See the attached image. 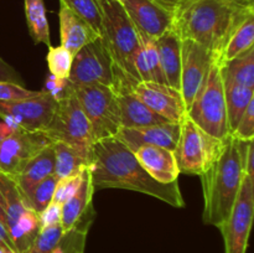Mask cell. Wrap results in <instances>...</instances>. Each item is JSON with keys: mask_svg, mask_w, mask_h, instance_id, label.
<instances>
[{"mask_svg": "<svg viewBox=\"0 0 254 253\" xmlns=\"http://www.w3.org/2000/svg\"><path fill=\"white\" fill-rule=\"evenodd\" d=\"M91 175L94 189H124L146 193L174 207H185L179 183L161 184L143 169L135 154L116 136L94 143Z\"/></svg>", "mask_w": 254, "mask_h": 253, "instance_id": "1", "label": "cell"}, {"mask_svg": "<svg viewBox=\"0 0 254 253\" xmlns=\"http://www.w3.org/2000/svg\"><path fill=\"white\" fill-rule=\"evenodd\" d=\"M254 15V0H175L174 29L181 39L198 42L222 64L226 44Z\"/></svg>", "mask_w": 254, "mask_h": 253, "instance_id": "2", "label": "cell"}, {"mask_svg": "<svg viewBox=\"0 0 254 253\" xmlns=\"http://www.w3.org/2000/svg\"><path fill=\"white\" fill-rule=\"evenodd\" d=\"M253 140H238L232 135L226 138L220 158L201 178L203 193L202 221L220 227L230 216L246 175V156Z\"/></svg>", "mask_w": 254, "mask_h": 253, "instance_id": "3", "label": "cell"}, {"mask_svg": "<svg viewBox=\"0 0 254 253\" xmlns=\"http://www.w3.org/2000/svg\"><path fill=\"white\" fill-rule=\"evenodd\" d=\"M102 14V37L116 68L131 83H138L135 59L140 49V32L121 0H98Z\"/></svg>", "mask_w": 254, "mask_h": 253, "instance_id": "4", "label": "cell"}, {"mask_svg": "<svg viewBox=\"0 0 254 253\" xmlns=\"http://www.w3.org/2000/svg\"><path fill=\"white\" fill-rule=\"evenodd\" d=\"M221 66L220 62H212L207 76L189 107L188 117L208 134L225 139L230 135V129Z\"/></svg>", "mask_w": 254, "mask_h": 253, "instance_id": "5", "label": "cell"}, {"mask_svg": "<svg viewBox=\"0 0 254 253\" xmlns=\"http://www.w3.org/2000/svg\"><path fill=\"white\" fill-rule=\"evenodd\" d=\"M226 138L211 135L186 117L180 124V135L174 150L180 174L201 176L220 158Z\"/></svg>", "mask_w": 254, "mask_h": 253, "instance_id": "6", "label": "cell"}, {"mask_svg": "<svg viewBox=\"0 0 254 253\" xmlns=\"http://www.w3.org/2000/svg\"><path fill=\"white\" fill-rule=\"evenodd\" d=\"M44 131L54 143L68 144L92 159L96 139L76 94L57 102L51 122Z\"/></svg>", "mask_w": 254, "mask_h": 253, "instance_id": "7", "label": "cell"}, {"mask_svg": "<svg viewBox=\"0 0 254 253\" xmlns=\"http://www.w3.org/2000/svg\"><path fill=\"white\" fill-rule=\"evenodd\" d=\"M73 88L96 141L116 136L121 129V113L114 89L103 84H73Z\"/></svg>", "mask_w": 254, "mask_h": 253, "instance_id": "8", "label": "cell"}, {"mask_svg": "<svg viewBox=\"0 0 254 253\" xmlns=\"http://www.w3.org/2000/svg\"><path fill=\"white\" fill-rule=\"evenodd\" d=\"M68 81L74 86H116L117 68L103 37L89 42L74 55Z\"/></svg>", "mask_w": 254, "mask_h": 253, "instance_id": "9", "label": "cell"}, {"mask_svg": "<svg viewBox=\"0 0 254 253\" xmlns=\"http://www.w3.org/2000/svg\"><path fill=\"white\" fill-rule=\"evenodd\" d=\"M254 216V179L245 175L227 220L218 227L225 253H247Z\"/></svg>", "mask_w": 254, "mask_h": 253, "instance_id": "10", "label": "cell"}, {"mask_svg": "<svg viewBox=\"0 0 254 253\" xmlns=\"http://www.w3.org/2000/svg\"><path fill=\"white\" fill-rule=\"evenodd\" d=\"M56 106L57 102L46 91H40L31 98L0 101V118L14 129L41 131L51 122Z\"/></svg>", "mask_w": 254, "mask_h": 253, "instance_id": "11", "label": "cell"}, {"mask_svg": "<svg viewBox=\"0 0 254 253\" xmlns=\"http://www.w3.org/2000/svg\"><path fill=\"white\" fill-rule=\"evenodd\" d=\"M52 143L44 130L16 129L0 139V173L14 178L34 156Z\"/></svg>", "mask_w": 254, "mask_h": 253, "instance_id": "12", "label": "cell"}, {"mask_svg": "<svg viewBox=\"0 0 254 253\" xmlns=\"http://www.w3.org/2000/svg\"><path fill=\"white\" fill-rule=\"evenodd\" d=\"M138 31L156 40L174 27L175 0H121Z\"/></svg>", "mask_w": 254, "mask_h": 253, "instance_id": "13", "label": "cell"}, {"mask_svg": "<svg viewBox=\"0 0 254 253\" xmlns=\"http://www.w3.org/2000/svg\"><path fill=\"white\" fill-rule=\"evenodd\" d=\"M213 61H216L213 55L202 45L190 39H181L180 92L188 109Z\"/></svg>", "mask_w": 254, "mask_h": 253, "instance_id": "14", "label": "cell"}, {"mask_svg": "<svg viewBox=\"0 0 254 253\" xmlns=\"http://www.w3.org/2000/svg\"><path fill=\"white\" fill-rule=\"evenodd\" d=\"M133 93L149 109L170 123H179L188 117V107L181 92L169 84L153 81L138 82L133 86Z\"/></svg>", "mask_w": 254, "mask_h": 253, "instance_id": "15", "label": "cell"}, {"mask_svg": "<svg viewBox=\"0 0 254 253\" xmlns=\"http://www.w3.org/2000/svg\"><path fill=\"white\" fill-rule=\"evenodd\" d=\"M133 86L134 83L124 77H117L116 86L113 87L121 113V128H144L155 124L170 123L136 98L133 93Z\"/></svg>", "mask_w": 254, "mask_h": 253, "instance_id": "16", "label": "cell"}, {"mask_svg": "<svg viewBox=\"0 0 254 253\" xmlns=\"http://www.w3.org/2000/svg\"><path fill=\"white\" fill-rule=\"evenodd\" d=\"M180 135V124L163 123L144 128H121L116 138L119 139L131 151L138 150L141 146H161L175 150Z\"/></svg>", "mask_w": 254, "mask_h": 253, "instance_id": "17", "label": "cell"}, {"mask_svg": "<svg viewBox=\"0 0 254 253\" xmlns=\"http://www.w3.org/2000/svg\"><path fill=\"white\" fill-rule=\"evenodd\" d=\"M60 36L61 46L76 55L82 47L98 39L101 35L79 15L60 1Z\"/></svg>", "mask_w": 254, "mask_h": 253, "instance_id": "18", "label": "cell"}, {"mask_svg": "<svg viewBox=\"0 0 254 253\" xmlns=\"http://www.w3.org/2000/svg\"><path fill=\"white\" fill-rule=\"evenodd\" d=\"M136 159L144 170L161 184H171L178 181L180 171L176 165L173 150L161 146H141L134 151Z\"/></svg>", "mask_w": 254, "mask_h": 253, "instance_id": "19", "label": "cell"}, {"mask_svg": "<svg viewBox=\"0 0 254 253\" xmlns=\"http://www.w3.org/2000/svg\"><path fill=\"white\" fill-rule=\"evenodd\" d=\"M158 47L161 69L169 86L180 91L181 69V37L175 29L155 40Z\"/></svg>", "mask_w": 254, "mask_h": 253, "instance_id": "20", "label": "cell"}, {"mask_svg": "<svg viewBox=\"0 0 254 253\" xmlns=\"http://www.w3.org/2000/svg\"><path fill=\"white\" fill-rule=\"evenodd\" d=\"M93 181H92L91 169L89 165L84 168L83 179H82L81 186L76 191L73 196L69 200L62 205V217H61V227L64 232L72 230L77 223L79 222L84 213L93 207L92 205V198L94 193Z\"/></svg>", "mask_w": 254, "mask_h": 253, "instance_id": "21", "label": "cell"}, {"mask_svg": "<svg viewBox=\"0 0 254 253\" xmlns=\"http://www.w3.org/2000/svg\"><path fill=\"white\" fill-rule=\"evenodd\" d=\"M52 144L42 149L16 176H14V180L16 181L22 195L34 188L37 183L55 174V153Z\"/></svg>", "mask_w": 254, "mask_h": 253, "instance_id": "22", "label": "cell"}, {"mask_svg": "<svg viewBox=\"0 0 254 253\" xmlns=\"http://www.w3.org/2000/svg\"><path fill=\"white\" fill-rule=\"evenodd\" d=\"M0 197L6 218V228L9 233L16 227L30 208L26 206L25 198L12 176L0 173Z\"/></svg>", "mask_w": 254, "mask_h": 253, "instance_id": "23", "label": "cell"}, {"mask_svg": "<svg viewBox=\"0 0 254 253\" xmlns=\"http://www.w3.org/2000/svg\"><path fill=\"white\" fill-rule=\"evenodd\" d=\"M52 146L55 153V175L59 180L76 175L87 165H91L92 159L89 156L68 144L55 141Z\"/></svg>", "mask_w": 254, "mask_h": 253, "instance_id": "24", "label": "cell"}, {"mask_svg": "<svg viewBox=\"0 0 254 253\" xmlns=\"http://www.w3.org/2000/svg\"><path fill=\"white\" fill-rule=\"evenodd\" d=\"M223 83L254 88V47L221 66Z\"/></svg>", "mask_w": 254, "mask_h": 253, "instance_id": "25", "label": "cell"}, {"mask_svg": "<svg viewBox=\"0 0 254 253\" xmlns=\"http://www.w3.org/2000/svg\"><path fill=\"white\" fill-rule=\"evenodd\" d=\"M25 16L29 32L35 44H45L51 46L50 27L44 0H24Z\"/></svg>", "mask_w": 254, "mask_h": 253, "instance_id": "26", "label": "cell"}, {"mask_svg": "<svg viewBox=\"0 0 254 253\" xmlns=\"http://www.w3.org/2000/svg\"><path fill=\"white\" fill-rule=\"evenodd\" d=\"M226 107H227V119L230 134L235 130L238 121L242 117L251 101L254 99V88L240 84H225Z\"/></svg>", "mask_w": 254, "mask_h": 253, "instance_id": "27", "label": "cell"}, {"mask_svg": "<svg viewBox=\"0 0 254 253\" xmlns=\"http://www.w3.org/2000/svg\"><path fill=\"white\" fill-rule=\"evenodd\" d=\"M254 44V15L247 17L235 30L226 44L222 55V63L236 59L252 49Z\"/></svg>", "mask_w": 254, "mask_h": 253, "instance_id": "28", "label": "cell"}, {"mask_svg": "<svg viewBox=\"0 0 254 253\" xmlns=\"http://www.w3.org/2000/svg\"><path fill=\"white\" fill-rule=\"evenodd\" d=\"M93 221L94 217H86L72 230L64 232L54 253H84L87 235Z\"/></svg>", "mask_w": 254, "mask_h": 253, "instance_id": "29", "label": "cell"}, {"mask_svg": "<svg viewBox=\"0 0 254 253\" xmlns=\"http://www.w3.org/2000/svg\"><path fill=\"white\" fill-rule=\"evenodd\" d=\"M57 181H59L57 176L52 174L49 178L37 183L29 191H26L22 196H24L27 207L36 213L42 212L52 202Z\"/></svg>", "mask_w": 254, "mask_h": 253, "instance_id": "30", "label": "cell"}, {"mask_svg": "<svg viewBox=\"0 0 254 253\" xmlns=\"http://www.w3.org/2000/svg\"><path fill=\"white\" fill-rule=\"evenodd\" d=\"M86 20L102 36V14L98 0H60Z\"/></svg>", "mask_w": 254, "mask_h": 253, "instance_id": "31", "label": "cell"}, {"mask_svg": "<svg viewBox=\"0 0 254 253\" xmlns=\"http://www.w3.org/2000/svg\"><path fill=\"white\" fill-rule=\"evenodd\" d=\"M47 64H49L50 74L56 78H68L71 72L73 55L64 47L50 46L47 54Z\"/></svg>", "mask_w": 254, "mask_h": 253, "instance_id": "32", "label": "cell"}, {"mask_svg": "<svg viewBox=\"0 0 254 253\" xmlns=\"http://www.w3.org/2000/svg\"><path fill=\"white\" fill-rule=\"evenodd\" d=\"M64 235L61 225L42 227L25 253H54Z\"/></svg>", "mask_w": 254, "mask_h": 253, "instance_id": "33", "label": "cell"}, {"mask_svg": "<svg viewBox=\"0 0 254 253\" xmlns=\"http://www.w3.org/2000/svg\"><path fill=\"white\" fill-rule=\"evenodd\" d=\"M140 44L144 52L145 63L149 69V74H150V81L168 84L166 83L165 76L163 73V69H161L160 59H159V52L155 44V40L140 34Z\"/></svg>", "mask_w": 254, "mask_h": 253, "instance_id": "34", "label": "cell"}, {"mask_svg": "<svg viewBox=\"0 0 254 253\" xmlns=\"http://www.w3.org/2000/svg\"><path fill=\"white\" fill-rule=\"evenodd\" d=\"M83 171L84 169L82 171H79V173H77L76 175L68 176V178L61 179V180L57 181L54 197H52V202L64 205L67 200H69L76 193L79 186H81L82 179H83Z\"/></svg>", "mask_w": 254, "mask_h": 253, "instance_id": "35", "label": "cell"}, {"mask_svg": "<svg viewBox=\"0 0 254 253\" xmlns=\"http://www.w3.org/2000/svg\"><path fill=\"white\" fill-rule=\"evenodd\" d=\"M238 140H253L254 138V99L250 102L242 117L238 121L235 130L230 134Z\"/></svg>", "mask_w": 254, "mask_h": 253, "instance_id": "36", "label": "cell"}, {"mask_svg": "<svg viewBox=\"0 0 254 253\" xmlns=\"http://www.w3.org/2000/svg\"><path fill=\"white\" fill-rule=\"evenodd\" d=\"M46 91L56 102L64 101L68 97L73 96V84L68 81V78H56L52 74H49L46 79Z\"/></svg>", "mask_w": 254, "mask_h": 253, "instance_id": "37", "label": "cell"}, {"mask_svg": "<svg viewBox=\"0 0 254 253\" xmlns=\"http://www.w3.org/2000/svg\"><path fill=\"white\" fill-rule=\"evenodd\" d=\"M39 92L30 91L21 84L0 81V101H19V99L31 98L37 96Z\"/></svg>", "mask_w": 254, "mask_h": 253, "instance_id": "38", "label": "cell"}, {"mask_svg": "<svg viewBox=\"0 0 254 253\" xmlns=\"http://www.w3.org/2000/svg\"><path fill=\"white\" fill-rule=\"evenodd\" d=\"M39 217L41 228L54 225H61L62 205L56 202H51L42 212L39 213Z\"/></svg>", "mask_w": 254, "mask_h": 253, "instance_id": "39", "label": "cell"}, {"mask_svg": "<svg viewBox=\"0 0 254 253\" xmlns=\"http://www.w3.org/2000/svg\"><path fill=\"white\" fill-rule=\"evenodd\" d=\"M0 81L12 82V83L24 86V82H22V78L20 77V74L9 63H6L1 57H0Z\"/></svg>", "mask_w": 254, "mask_h": 253, "instance_id": "40", "label": "cell"}, {"mask_svg": "<svg viewBox=\"0 0 254 253\" xmlns=\"http://www.w3.org/2000/svg\"><path fill=\"white\" fill-rule=\"evenodd\" d=\"M0 253H19L7 228L0 222Z\"/></svg>", "mask_w": 254, "mask_h": 253, "instance_id": "41", "label": "cell"}, {"mask_svg": "<svg viewBox=\"0 0 254 253\" xmlns=\"http://www.w3.org/2000/svg\"><path fill=\"white\" fill-rule=\"evenodd\" d=\"M253 158H254V146H253V143H252L250 145V148H248L247 156H246L245 171H246V175L251 176V178L254 179V163H253Z\"/></svg>", "mask_w": 254, "mask_h": 253, "instance_id": "42", "label": "cell"}, {"mask_svg": "<svg viewBox=\"0 0 254 253\" xmlns=\"http://www.w3.org/2000/svg\"><path fill=\"white\" fill-rule=\"evenodd\" d=\"M14 130H16V129H14L12 126H10L9 124L5 123L4 121L0 122V139L7 136L9 134H11Z\"/></svg>", "mask_w": 254, "mask_h": 253, "instance_id": "43", "label": "cell"}, {"mask_svg": "<svg viewBox=\"0 0 254 253\" xmlns=\"http://www.w3.org/2000/svg\"><path fill=\"white\" fill-rule=\"evenodd\" d=\"M0 222L6 227V218H5V212H4V208H2L1 197H0Z\"/></svg>", "mask_w": 254, "mask_h": 253, "instance_id": "44", "label": "cell"}]
</instances>
